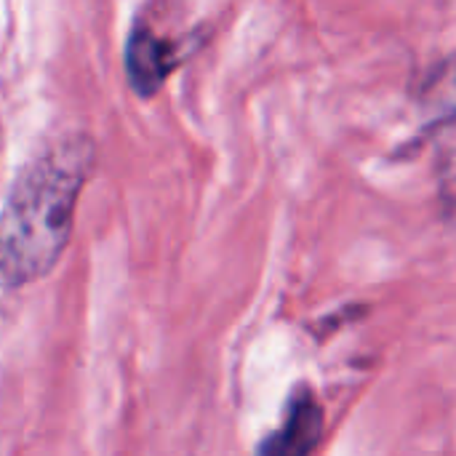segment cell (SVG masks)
I'll list each match as a JSON object with an SVG mask.
<instances>
[{"label":"cell","instance_id":"6da1fadb","mask_svg":"<svg viewBox=\"0 0 456 456\" xmlns=\"http://www.w3.org/2000/svg\"><path fill=\"white\" fill-rule=\"evenodd\" d=\"M94 158L91 136L69 134L19 171L0 211V289L29 286L56 267Z\"/></svg>","mask_w":456,"mask_h":456},{"label":"cell","instance_id":"7a4b0ae2","mask_svg":"<svg viewBox=\"0 0 456 456\" xmlns=\"http://www.w3.org/2000/svg\"><path fill=\"white\" fill-rule=\"evenodd\" d=\"M179 59L182 56L176 43L160 37L144 24H136L126 43V77L142 99H150L163 88Z\"/></svg>","mask_w":456,"mask_h":456},{"label":"cell","instance_id":"3957f363","mask_svg":"<svg viewBox=\"0 0 456 456\" xmlns=\"http://www.w3.org/2000/svg\"><path fill=\"white\" fill-rule=\"evenodd\" d=\"M323 438V409L310 390H297L289 401V414L281 430H275L259 454L270 456H307L318 449Z\"/></svg>","mask_w":456,"mask_h":456},{"label":"cell","instance_id":"277c9868","mask_svg":"<svg viewBox=\"0 0 456 456\" xmlns=\"http://www.w3.org/2000/svg\"><path fill=\"white\" fill-rule=\"evenodd\" d=\"M441 77V99L438 115L433 120V139H436V166L441 179V198L456 214V53L444 69Z\"/></svg>","mask_w":456,"mask_h":456}]
</instances>
